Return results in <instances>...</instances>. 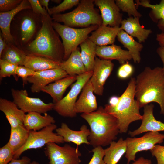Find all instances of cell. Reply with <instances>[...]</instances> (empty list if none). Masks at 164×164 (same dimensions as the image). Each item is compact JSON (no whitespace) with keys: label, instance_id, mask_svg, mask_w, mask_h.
Here are the masks:
<instances>
[{"label":"cell","instance_id":"5","mask_svg":"<svg viewBox=\"0 0 164 164\" xmlns=\"http://www.w3.org/2000/svg\"><path fill=\"white\" fill-rule=\"evenodd\" d=\"M42 25V15L35 13L32 9L19 12L10 25L15 44L23 50L35 38Z\"/></svg>","mask_w":164,"mask_h":164},{"label":"cell","instance_id":"39","mask_svg":"<svg viewBox=\"0 0 164 164\" xmlns=\"http://www.w3.org/2000/svg\"><path fill=\"white\" fill-rule=\"evenodd\" d=\"M36 72L27 68L24 66H18L16 70L15 74L17 77H21L22 80L23 85L27 84L28 77L34 75Z\"/></svg>","mask_w":164,"mask_h":164},{"label":"cell","instance_id":"40","mask_svg":"<svg viewBox=\"0 0 164 164\" xmlns=\"http://www.w3.org/2000/svg\"><path fill=\"white\" fill-rule=\"evenodd\" d=\"M22 0H0V12H7L17 8Z\"/></svg>","mask_w":164,"mask_h":164},{"label":"cell","instance_id":"50","mask_svg":"<svg viewBox=\"0 0 164 164\" xmlns=\"http://www.w3.org/2000/svg\"><path fill=\"white\" fill-rule=\"evenodd\" d=\"M39 2L42 6L45 7L46 9L48 12V14L51 15V12L50 10V8H49L48 5L49 2H50L49 0H39Z\"/></svg>","mask_w":164,"mask_h":164},{"label":"cell","instance_id":"13","mask_svg":"<svg viewBox=\"0 0 164 164\" xmlns=\"http://www.w3.org/2000/svg\"><path fill=\"white\" fill-rule=\"evenodd\" d=\"M114 67V64L111 60L96 57L93 73L90 80L94 93L97 95L101 96L103 94L104 85Z\"/></svg>","mask_w":164,"mask_h":164},{"label":"cell","instance_id":"47","mask_svg":"<svg viewBox=\"0 0 164 164\" xmlns=\"http://www.w3.org/2000/svg\"><path fill=\"white\" fill-rule=\"evenodd\" d=\"M156 39L160 47L164 48V34L162 33L157 34Z\"/></svg>","mask_w":164,"mask_h":164},{"label":"cell","instance_id":"31","mask_svg":"<svg viewBox=\"0 0 164 164\" xmlns=\"http://www.w3.org/2000/svg\"><path fill=\"white\" fill-rule=\"evenodd\" d=\"M29 131L23 125L11 128L10 138L7 143L14 154L26 143L29 137Z\"/></svg>","mask_w":164,"mask_h":164},{"label":"cell","instance_id":"38","mask_svg":"<svg viewBox=\"0 0 164 164\" xmlns=\"http://www.w3.org/2000/svg\"><path fill=\"white\" fill-rule=\"evenodd\" d=\"M93 155L88 164H106L104 158L105 156L104 149L102 146H97L92 149Z\"/></svg>","mask_w":164,"mask_h":164},{"label":"cell","instance_id":"41","mask_svg":"<svg viewBox=\"0 0 164 164\" xmlns=\"http://www.w3.org/2000/svg\"><path fill=\"white\" fill-rule=\"evenodd\" d=\"M133 72V67L127 62L122 64L119 68L117 72V76L121 79H125L130 77Z\"/></svg>","mask_w":164,"mask_h":164},{"label":"cell","instance_id":"46","mask_svg":"<svg viewBox=\"0 0 164 164\" xmlns=\"http://www.w3.org/2000/svg\"><path fill=\"white\" fill-rule=\"evenodd\" d=\"M120 99V97L113 96L109 100V104L112 106H116L118 103Z\"/></svg>","mask_w":164,"mask_h":164},{"label":"cell","instance_id":"2","mask_svg":"<svg viewBox=\"0 0 164 164\" xmlns=\"http://www.w3.org/2000/svg\"><path fill=\"white\" fill-rule=\"evenodd\" d=\"M135 98L140 108L152 102L164 114V71L162 68L146 67L135 78Z\"/></svg>","mask_w":164,"mask_h":164},{"label":"cell","instance_id":"52","mask_svg":"<svg viewBox=\"0 0 164 164\" xmlns=\"http://www.w3.org/2000/svg\"><path fill=\"white\" fill-rule=\"evenodd\" d=\"M29 164H39V162L35 161H33L32 162H30Z\"/></svg>","mask_w":164,"mask_h":164},{"label":"cell","instance_id":"22","mask_svg":"<svg viewBox=\"0 0 164 164\" xmlns=\"http://www.w3.org/2000/svg\"><path fill=\"white\" fill-rule=\"evenodd\" d=\"M0 110L5 114L11 128L23 125L25 113L19 109L13 101L1 98Z\"/></svg>","mask_w":164,"mask_h":164},{"label":"cell","instance_id":"25","mask_svg":"<svg viewBox=\"0 0 164 164\" xmlns=\"http://www.w3.org/2000/svg\"><path fill=\"white\" fill-rule=\"evenodd\" d=\"M139 18L130 17L122 20L120 27L130 36L136 37L141 43L145 41L152 31L142 26L139 23Z\"/></svg>","mask_w":164,"mask_h":164},{"label":"cell","instance_id":"26","mask_svg":"<svg viewBox=\"0 0 164 164\" xmlns=\"http://www.w3.org/2000/svg\"><path fill=\"white\" fill-rule=\"evenodd\" d=\"M79 47L73 51L69 58L60 63V67L68 75L78 76L87 72L82 60Z\"/></svg>","mask_w":164,"mask_h":164},{"label":"cell","instance_id":"51","mask_svg":"<svg viewBox=\"0 0 164 164\" xmlns=\"http://www.w3.org/2000/svg\"><path fill=\"white\" fill-rule=\"evenodd\" d=\"M51 1L53 2H54L57 3H59L61 1V0H51Z\"/></svg>","mask_w":164,"mask_h":164},{"label":"cell","instance_id":"6","mask_svg":"<svg viewBox=\"0 0 164 164\" xmlns=\"http://www.w3.org/2000/svg\"><path fill=\"white\" fill-rule=\"evenodd\" d=\"M94 0H80L77 6L72 11L64 14L52 15L53 20L61 22L71 27H87L92 25H102V18L94 8Z\"/></svg>","mask_w":164,"mask_h":164},{"label":"cell","instance_id":"45","mask_svg":"<svg viewBox=\"0 0 164 164\" xmlns=\"http://www.w3.org/2000/svg\"><path fill=\"white\" fill-rule=\"evenodd\" d=\"M132 164H151L152 161L150 159H145L141 157L135 160Z\"/></svg>","mask_w":164,"mask_h":164},{"label":"cell","instance_id":"17","mask_svg":"<svg viewBox=\"0 0 164 164\" xmlns=\"http://www.w3.org/2000/svg\"><path fill=\"white\" fill-rule=\"evenodd\" d=\"M81 91L75 105L74 109L76 113H88L96 111L98 108L97 101L90 80L85 85Z\"/></svg>","mask_w":164,"mask_h":164},{"label":"cell","instance_id":"28","mask_svg":"<svg viewBox=\"0 0 164 164\" xmlns=\"http://www.w3.org/2000/svg\"><path fill=\"white\" fill-rule=\"evenodd\" d=\"M60 63L44 57L28 55L24 66L36 72L60 68Z\"/></svg>","mask_w":164,"mask_h":164},{"label":"cell","instance_id":"27","mask_svg":"<svg viewBox=\"0 0 164 164\" xmlns=\"http://www.w3.org/2000/svg\"><path fill=\"white\" fill-rule=\"evenodd\" d=\"M127 143L125 140L121 137L116 142L112 141L109 146L104 149V160L106 164H117L123 155L126 153Z\"/></svg>","mask_w":164,"mask_h":164},{"label":"cell","instance_id":"20","mask_svg":"<svg viewBox=\"0 0 164 164\" xmlns=\"http://www.w3.org/2000/svg\"><path fill=\"white\" fill-rule=\"evenodd\" d=\"M96 55L99 58L104 60H118L121 65L132 59L128 50H125L121 47L114 44L109 46H97Z\"/></svg>","mask_w":164,"mask_h":164},{"label":"cell","instance_id":"21","mask_svg":"<svg viewBox=\"0 0 164 164\" xmlns=\"http://www.w3.org/2000/svg\"><path fill=\"white\" fill-rule=\"evenodd\" d=\"M121 29L120 27H111L102 25L92 32L88 38L97 46L112 45Z\"/></svg>","mask_w":164,"mask_h":164},{"label":"cell","instance_id":"35","mask_svg":"<svg viewBox=\"0 0 164 164\" xmlns=\"http://www.w3.org/2000/svg\"><path fill=\"white\" fill-rule=\"evenodd\" d=\"M18 66L0 59V80L7 77L13 76L16 80L18 77L15 74Z\"/></svg>","mask_w":164,"mask_h":164},{"label":"cell","instance_id":"18","mask_svg":"<svg viewBox=\"0 0 164 164\" xmlns=\"http://www.w3.org/2000/svg\"><path fill=\"white\" fill-rule=\"evenodd\" d=\"M57 134L62 136L64 142H72L77 145L82 144L90 145L88 140L90 130L85 125L81 126L80 131H75L70 129L65 123H61L60 128L55 130Z\"/></svg>","mask_w":164,"mask_h":164},{"label":"cell","instance_id":"19","mask_svg":"<svg viewBox=\"0 0 164 164\" xmlns=\"http://www.w3.org/2000/svg\"><path fill=\"white\" fill-rule=\"evenodd\" d=\"M29 9L32 8L28 0H22L20 4L15 9L7 12H0L1 31L3 38L7 43L15 44L10 29L11 24L14 18L21 11Z\"/></svg>","mask_w":164,"mask_h":164},{"label":"cell","instance_id":"32","mask_svg":"<svg viewBox=\"0 0 164 164\" xmlns=\"http://www.w3.org/2000/svg\"><path fill=\"white\" fill-rule=\"evenodd\" d=\"M27 55L22 50L15 45L8 43L0 58L17 66H24Z\"/></svg>","mask_w":164,"mask_h":164},{"label":"cell","instance_id":"33","mask_svg":"<svg viewBox=\"0 0 164 164\" xmlns=\"http://www.w3.org/2000/svg\"><path fill=\"white\" fill-rule=\"evenodd\" d=\"M136 2L137 6L140 5L151 9L150 16L157 23L158 27L164 34V0L156 5L151 4L147 0H136Z\"/></svg>","mask_w":164,"mask_h":164},{"label":"cell","instance_id":"9","mask_svg":"<svg viewBox=\"0 0 164 164\" xmlns=\"http://www.w3.org/2000/svg\"><path fill=\"white\" fill-rule=\"evenodd\" d=\"M57 126L53 124L38 131H30L25 144L14 154V159H19L25 151L31 149L41 148L50 142L57 144L64 142L63 138L53 132Z\"/></svg>","mask_w":164,"mask_h":164},{"label":"cell","instance_id":"23","mask_svg":"<svg viewBox=\"0 0 164 164\" xmlns=\"http://www.w3.org/2000/svg\"><path fill=\"white\" fill-rule=\"evenodd\" d=\"M77 80V76H68L50 83L45 86L42 91L50 95L53 103H56L63 98L67 89Z\"/></svg>","mask_w":164,"mask_h":164},{"label":"cell","instance_id":"42","mask_svg":"<svg viewBox=\"0 0 164 164\" xmlns=\"http://www.w3.org/2000/svg\"><path fill=\"white\" fill-rule=\"evenodd\" d=\"M150 151L156 158L157 164H164V146L156 145Z\"/></svg>","mask_w":164,"mask_h":164},{"label":"cell","instance_id":"10","mask_svg":"<svg viewBox=\"0 0 164 164\" xmlns=\"http://www.w3.org/2000/svg\"><path fill=\"white\" fill-rule=\"evenodd\" d=\"M44 152L49 164H80L81 152L75 148L66 144L61 146L54 142L46 145Z\"/></svg>","mask_w":164,"mask_h":164},{"label":"cell","instance_id":"11","mask_svg":"<svg viewBox=\"0 0 164 164\" xmlns=\"http://www.w3.org/2000/svg\"><path fill=\"white\" fill-rule=\"evenodd\" d=\"M127 150L125 157L127 164L135 160L136 155L138 152L152 149L157 144H161L164 140V134L159 132H148L139 138L128 137L125 139Z\"/></svg>","mask_w":164,"mask_h":164},{"label":"cell","instance_id":"7","mask_svg":"<svg viewBox=\"0 0 164 164\" xmlns=\"http://www.w3.org/2000/svg\"><path fill=\"white\" fill-rule=\"evenodd\" d=\"M53 26L62 40L64 49V61L69 57L78 45L88 38L89 35L96 30L98 25L76 28L53 21Z\"/></svg>","mask_w":164,"mask_h":164},{"label":"cell","instance_id":"48","mask_svg":"<svg viewBox=\"0 0 164 164\" xmlns=\"http://www.w3.org/2000/svg\"><path fill=\"white\" fill-rule=\"evenodd\" d=\"M3 37L2 33L0 32V56L3 51L5 49L6 45L7 43L2 38Z\"/></svg>","mask_w":164,"mask_h":164},{"label":"cell","instance_id":"12","mask_svg":"<svg viewBox=\"0 0 164 164\" xmlns=\"http://www.w3.org/2000/svg\"><path fill=\"white\" fill-rule=\"evenodd\" d=\"M13 102L26 113L37 112L45 114L53 109L55 104L46 103L38 98L29 97L26 90L11 89Z\"/></svg>","mask_w":164,"mask_h":164},{"label":"cell","instance_id":"14","mask_svg":"<svg viewBox=\"0 0 164 164\" xmlns=\"http://www.w3.org/2000/svg\"><path fill=\"white\" fill-rule=\"evenodd\" d=\"M68 75L64 70L60 67L36 71L34 75L28 77L27 81L32 84L30 87L32 92L39 93L49 84Z\"/></svg>","mask_w":164,"mask_h":164},{"label":"cell","instance_id":"8","mask_svg":"<svg viewBox=\"0 0 164 164\" xmlns=\"http://www.w3.org/2000/svg\"><path fill=\"white\" fill-rule=\"evenodd\" d=\"M93 71H87L77 76V80L67 94L59 101L54 103L53 108L60 116L67 117H76L74 108L77 97L84 87L90 79Z\"/></svg>","mask_w":164,"mask_h":164},{"label":"cell","instance_id":"37","mask_svg":"<svg viewBox=\"0 0 164 164\" xmlns=\"http://www.w3.org/2000/svg\"><path fill=\"white\" fill-rule=\"evenodd\" d=\"M14 152L7 143L0 148V164H8L13 159Z\"/></svg>","mask_w":164,"mask_h":164},{"label":"cell","instance_id":"15","mask_svg":"<svg viewBox=\"0 0 164 164\" xmlns=\"http://www.w3.org/2000/svg\"><path fill=\"white\" fill-rule=\"evenodd\" d=\"M114 0H94L95 5L99 8L102 25L111 27H120L122 21L120 9Z\"/></svg>","mask_w":164,"mask_h":164},{"label":"cell","instance_id":"36","mask_svg":"<svg viewBox=\"0 0 164 164\" xmlns=\"http://www.w3.org/2000/svg\"><path fill=\"white\" fill-rule=\"evenodd\" d=\"M80 1L79 0H64L58 5L50 8L51 15L59 14L60 12L70 9L77 5Z\"/></svg>","mask_w":164,"mask_h":164},{"label":"cell","instance_id":"24","mask_svg":"<svg viewBox=\"0 0 164 164\" xmlns=\"http://www.w3.org/2000/svg\"><path fill=\"white\" fill-rule=\"evenodd\" d=\"M55 122L54 118L47 113L42 115L40 113L31 112L25 114L23 125L29 131H38Z\"/></svg>","mask_w":164,"mask_h":164},{"label":"cell","instance_id":"44","mask_svg":"<svg viewBox=\"0 0 164 164\" xmlns=\"http://www.w3.org/2000/svg\"><path fill=\"white\" fill-rule=\"evenodd\" d=\"M31 162V159L29 157L23 156L21 159H13L8 164H29Z\"/></svg>","mask_w":164,"mask_h":164},{"label":"cell","instance_id":"43","mask_svg":"<svg viewBox=\"0 0 164 164\" xmlns=\"http://www.w3.org/2000/svg\"><path fill=\"white\" fill-rule=\"evenodd\" d=\"M33 12L35 14L41 15H49L44 7H43L38 0H28Z\"/></svg>","mask_w":164,"mask_h":164},{"label":"cell","instance_id":"1","mask_svg":"<svg viewBox=\"0 0 164 164\" xmlns=\"http://www.w3.org/2000/svg\"><path fill=\"white\" fill-rule=\"evenodd\" d=\"M41 28L34 39L23 50L27 55L46 57L60 63L64 61V49L50 15H42Z\"/></svg>","mask_w":164,"mask_h":164},{"label":"cell","instance_id":"49","mask_svg":"<svg viewBox=\"0 0 164 164\" xmlns=\"http://www.w3.org/2000/svg\"><path fill=\"white\" fill-rule=\"evenodd\" d=\"M157 52L163 63V67L162 68L164 71V48L160 46L157 49Z\"/></svg>","mask_w":164,"mask_h":164},{"label":"cell","instance_id":"30","mask_svg":"<svg viewBox=\"0 0 164 164\" xmlns=\"http://www.w3.org/2000/svg\"><path fill=\"white\" fill-rule=\"evenodd\" d=\"M80 46L81 57L87 71H93L97 46L87 38Z\"/></svg>","mask_w":164,"mask_h":164},{"label":"cell","instance_id":"16","mask_svg":"<svg viewBox=\"0 0 164 164\" xmlns=\"http://www.w3.org/2000/svg\"><path fill=\"white\" fill-rule=\"evenodd\" d=\"M154 105L152 104L144 107L142 123L137 129L130 131L128 134L132 137L146 132L164 131V123L157 120L153 114Z\"/></svg>","mask_w":164,"mask_h":164},{"label":"cell","instance_id":"29","mask_svg":"<svg viewBox=\"0 0 164 164\" xmlns=\"http://www.w3.org/2000/svg\"><path fill=\"white\" fill-rule=\"evenodd\" d=\"M118 40L127 48L135 63H139L141 60L140 52L143 48L142 45L135 41L133 37L121 29L117 36Z\"/></svg>","mask_w":164,"mask_h":164},{"label":"cell","instance_id":"34","mask_svg":"<svg viewBox=\"0 0 164 164\" xmlns=\"http://www.w3.org/2000/svg\"><path fill=\"white\" fill-rule=\"evenodd\" d=\"M116 4L122 11L127 12L130 17L140 18L142 15L138 12L136 4L133 0H116Z\"/></svg>","mask_w":164,"mask_h":164},{"label":"cell","instance_id":"4","mask_svg":"<svg viewBox=\"0 0 164 164\" xmlns=\"http://www.w3.org/2000/svg\"><path fill=\"white\" fill-rule=\"evenodd\" d=\"M135 78H131L125 91L120 97L118 104L112 106L106 104L104 109L117 119L120 133H126L130 124L142 120L140 108L135 98Z\"/></svg>","mask_w":164,"mask_h":164},{"label":"cell","instance_id":"3","mask_svg":"<svg viewBox=\"0 0 164 164\" xmlns=\"http://www.w3.org/2000/svg\"><path fill=\"white\" fill-rule=\"evenodd\" d=\"M80 116L89 125L88 140L93 148L109 145L117 138L120 133L117 120L102 106L92 112L82 113Z\"/></svg>","mask_w":164,"mask_h":164}]
</instances>
